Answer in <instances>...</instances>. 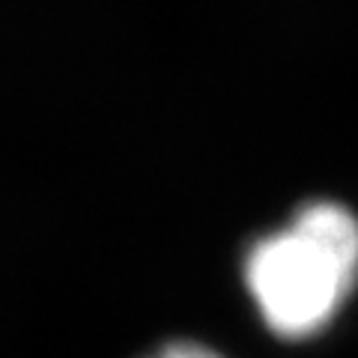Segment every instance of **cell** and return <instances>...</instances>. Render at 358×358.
<instances>
[{
	"label": "cell",
	"mask_w": 358,
	"mask_h": 358,
	"mask_svg": "<svg viewBox=\"0 0 358 358\" xmlns=\"http://www.w3.org/2000/svg\"><path fill=\"white\" fill-rule=\"evenodd\" d=\"M358 275V221L338 203H310L245 257V284L268 329L310 338L341 310Z\"/></svg>",
	"instance_id": "1"
},
{
	"label": "cell",
	"mask_w": 358,
	"mask_h": 358,
	"mask_svg": "<svg viewBox=\"0 0 358 358\" xmlns=\"http://www.w3.org/2000/svg\"><path fill=\"white\" fill-rule=\"evenodd\" d=\"M147 358H221V355L206 350V346H200V343H185L182 341V343H167Z\"/></svg>",
	"instance_id": "2"
}]
</instances>
